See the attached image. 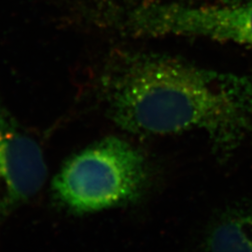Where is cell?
Here are the masks:
<instances>
[{
  "mask_svg": "<svg viewBox=\"0 0 252 252\" xmlns=\"http://www.w3.org/2000/svg\"><path fill=\"white\" fill-rule=\"evenodd\" d=\"M47 176L41 146L0 99V228L36 197Z\"/></svg>",
  "mask_w": 252,
  "mask_h": 252,
  "instance_id": "cell-4",
  "label": "cell"
},
{
  "mask_svg": "<svg viewBox=\"0 0 252 252\" xmlns=\"http://www.w3.org/2000/svg\"><path fill=\"white\" fill-rule=\"evenodd\" d=\"M150 181L144 154L110 136L64 162L52 180L51 190L57 206L80 215L132 204L144 194Z\"/></svg>",
  "mask_w": 252,
  "mask_h": 252,
  "instance_id": "cell-2",
  "label": "cell"
},
{
  "mask_svg": "<svg viewBox=\"0 0 252 252\" xmlns=\"http://www.w3.org/2000/svg\"><path fill=\"white\" fill-rule=\"evenodd\" d=\"M95 94L108 117L136 135L199 131L226 161L252 141V80L169 54L125 51L99 71Z\"/></svg>",
  "mask_w": 252,
  "mask_h": 252,
  "instance_id": "cell-1",
  "label": "cell"
},
{
  "mask_svg": "<svg viewBox=\"0 0 252 252\" xmlns=\"http://www.w3.org/2000/svg\"><path fill=\"white\" fill-rule=\"evenodd\" d=\"M148 26L156 37H203L252 47V0H156Z\"/></svg>",
  "mask_w": 252,
  "mask_h": 252,
  "instance_id": "cell-3",
  "label": "cell"
},
{
  "mask_svg": "<svg viewBox=\"0 0 252 252\" xmlns=\"http://www.w3.org/2000/svg\"><path fill=\"white\" fill-rule=\"evenodd\" d=\"M206 252H252V207L220 217L207 234Z\"/></svg>",
  "mask_w": 252,
  "mask_h": 252,
  "instance_id": "cell-5",
  "label": "cell"
}]
</instances>
